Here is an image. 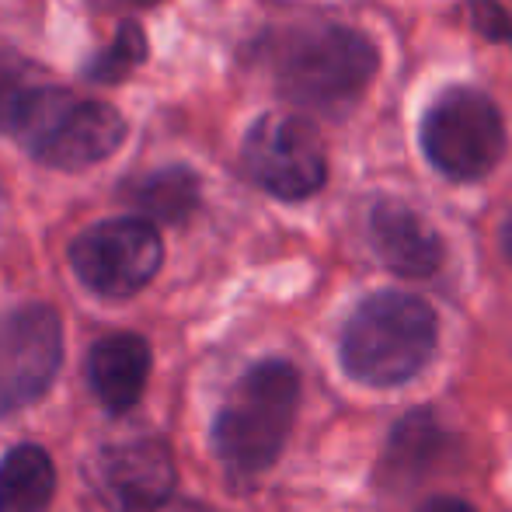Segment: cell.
<instances>
[{
    "label": "cell",
    "instance_id": "cell-1",
    "mask_svg": "<svg viewBox=\"0 0 512 512\" xmlns=\"http://www.w3.org/2000/svg\"><path fill=\"white\" fill-rule=\"evenodd\" d=\"M380 53L363 32L335 21L300 25L276 49V84L290 102L342 112L356 105L377 77Z\"/></svg>",
    "mask_w": 512,
    "mask_h": 512
},
{
    "label": "cell",
    "instance_id": "cell-2",
    "mask_svg": "<svg viewBox=\"0 0 512 512\" xmlns=\"http://www.w3.org/2000/svg\"><path fill=\"white\" fill-rule=\"evenodd\" d=\"M436 349V314L411 293H373L342 328V366L370 387H398L425 370Z\"/></svg>",
    "mask_w": 512,
    "mask_h": 512
},
{
    "label": "cell",
    "instance_id": "cell-3",
    "mask_svg": "<svg viewBox=\"0 0 512 512\" xmlns=\"http://www.w3.org/2000/svg\"><path fill=\"white\" fill-rule=\"evenodd\" d=\"M297 401L300 377L283 359H265L237 380L213 425V446L230 474L255 478L276 464L290 436Z\"/></svg>",
    "mask_w": 512,
    "mask_h": 512
},
{
    "label": "cell",
    "instance_id": "cell-4",
    "mask_svg": "<svg viewBox=\"0 0 512 512\" xmlns=\"http://www.w3.org/2000/svg\"><path fill=\"white\" fill-rule=\"evenodd\" d=\"M7 133L39 164L84 171L102 164L126 143V119L105 102L39 84L18 108Z\"/></svg>",
    "mask_w": 512,
    "mask_h": 512
},
{
    "label": "cell",
    "instance_id": "cell-5",
    "mask_svg": "<svg viewBox=\"0 0 512 512\" xmlns=\"http://www.w3.org/2000/svg\"><path fill=\"white\" fill-rule=\"evenodd\" d=\"M422 150L439 175L478 182L506 154V122L499 105L474 88H450L422 119Z\"/></svg>",
    "mask_w": 512,
    "mask_h": 512
},
{
    "label": "cell",
    "instance_id": "cell-6",
    "mask_svg": "<svg viewBox=\"0 0 512 512\" xmlns=\"http://www.w3.org/2000/svg\"><path fill=\"white\" fill-rule=\"evenodd\" d=\"M244 171L269 196L297 203L328 182V157L317 129L293 112H265L244 136Z\"/></svg>",
    "mask_w": 512,
    "mask_h": 512
},
{
    "label": "cell",
    "instance_id": "cell-7",
    "mask_svg": "<svg viewBox=\"0 0 512 512\" xmlns=\"http://www.w3.org/2000/svg\"><path fill=\"white\" fill-rule=\"evenodd\" d=\"M164 262L161 234L143 216L95 223L70 248V265L91 293L122 300L140 293Z\"/></svg>",
    "mask_w": 512,
    "mask_h": 512
},
{
    "label": "cell",
    "instance_id": "cell-8",
    "mask_svg": "<svg viewBox=\"0 0 512 512\" xmlns=\"http://www.w3.org/2000/svg\"><path fill=\"white\" fill-rule=\"evenodd\" d=\"M63 363V324L46 304L0 317V415L21 411L53 387Z\"/></svg>",
    "mask_w": 512,
    "mask_h": 512
},
{
    "label": "cell",
    "instance_id": "cell-9",
    "mask_svg": "<svg viewBox=\"0 0 512 512\" xmlns=\"http://www.w3.org/2000/svg\"><path fill=\"white\" fill-rule=\"evenodd\" d=\"M91 485L112 512H150L175 492V457L161 439H126L98 453Z\"/></svg>",
    "mask_w": 512,
    "mask_h": 512
},
{
    "label": "cell",
    "instance_id": "cell-10",
    "mask_svg": "<svg viewBox=\"0 0 512 512\" xmlns=\"http://www.w3.org/2000/svg\"><path fill=\"white\" fill-rule=\"evenodd\" d=\"M370 244L380 255V262L405 279H425L443 265V241L432 230V223L398 199L373 203Z\"/></svg>",
    "mask_w": 512,
    "mask_h": 512
},
{
    "label": "cell",
    "instance_id": "cell-11",
    "mask_svg": "<svg viewBox=\"0 0 512 512\" xmlns=\"http://www.w3.org/2000/svg\"><path fill=\"white\" fill-rule=\"evenodd\" d=\"M88 377L95 387L98 401L112 411L122 415L140 401L143 387L150 377V345L140 335H105L102 342L91 349L88 359Z\"/></svg>",
    "mask_w": 512,
    "mask_h": 512
},
{
    "label": "cell",
    "instance_id": "cell-12",
    "mask_svg": "<svg viewBox=\"0 0 512 512\" xmlns=\"http://www.w3.org/2000/svg\"><path fill=\"white\" fill-rule=\"evenodd\" d=\"M56 495V467L42 446L21 443L0 460V512H46Z\"/></svg>",
    "mask_w": 512,
    "mask_h": 512
},
{
    "label": "cell",
    "instance_id": "cell-13",
    "mask_svg": "<svg viewBox=\"0 0 512 512\" xmlns=\"http://www.w3.org/2000/svg\"><path fill=\"white\" fill-rule=\"evenodd\" d=\"M129 199L136 209L161 223H182L196 213L199 206V178L185 164H171L154 175L140 178L136 185H129Z\"/></svg>",
    "mask_w": 512,
    "mask_h": 512
},
{
    "label": "cell",
    "instance_id": "cell-14",
    "mask_svg": "<svg viewBox=\"0 0 512 512\" xmlns=\"http://www.w3.org/2000/svg\"><path fill=\"white\" fill-rule=\"evenodd\" d=\"M443 450V432H439L436 418L429 411H411L408 418H401L398 429L387 446V471L394 478H415L422 474L432 460Z\"/></svg>",
    "mask_w": 512,
    "mask_h": 512
},
{
    "label": "cell",
    "instance_id": "cell-15",
    "mask_svg": "<svg viewBox=\"0 0 512 512\" xmlns=\"http://www.w3.org/2000/svg\"><path fill=\"white\" fill-rule=\"evenodd\" d=\"M147 60V35L136 21H126V25L115 32L112 46L102 49L95 60L84 63V77L91 81H102V84H119L133 74L136 67H143Z\"/></svg>",
    "mask_w": 512,
    "mask_h": 512
},
{
    "label": "cell",
    "instance_id": "cell-16",
    "mask_svg": "<svg viewBox=\"0 0 512 512\" xmlns=\"http://www.w3.org/2000/svg\"><path fill=\"white\" fill-rule=\"evenodd\" d=\"M39 70L32 63L18 60L14 53L0 49V129H11L18 108L25 105V98L39 88Z\"/></svg>",
    "mask_w": 512,
    "mask_h": 512
},
{
    "label": "cell",
    "instance_id": "cell-17",
    "mask_svg": "<svg viewBox=\"0 0 512 512\" xmlns=\"http://www.w3.org/2000/svg\"><path fill=\"white\" fill-rule=\"evenodd\" d=\"M471 18L485 39L492 42H512V18L499 0H471Z\"/></svg>",
    "mask_w": 512,
    "mask_h": 512
},
{
    "label": "cell",
    "instance_id": "cell-18",
    "mask_svg": "<svg viewBox=\"0 0 512 512\" xmlns=\"http://www.w3.org/2000/svg\"><path fill=\"white\" fill-rule=\"evenodd\" d=\"M415 512H474L467 502H460V499H450V495H439V499H429V502H422Z\"/></svg>",
    "mask_w": 512,
    "mask_h": 512
},
{
    "label": "cell",
    "instance_id": "cell-19",
    "mask_svg": "<svg viewBox=\"0 0 512 512\" xmlns=\"http://www.w3.org/2000/svg\"><path fill=\"white\" fill-rule=\"evenodd\" d=\"M502 251H506V258L512 262V213L506 216V223H502Z\"/></svg>",
    "mask_w": 512,
    "mask_h": 512
},
{
    "label": "cell",
    "instance_id": "cell-20",
    "mask_svg": "<svg viewBox=\"0 0 512 512\" xmlns=\"http://www.w3.org/2000/svg\"><path fill=\"white\" fill-rule=\"evenodd\" d=\"M105 7H140V4H154V0H98Z\"/></svg>",
    "mask_w": 512,
    "mask_h": 512
}]
</instances>
